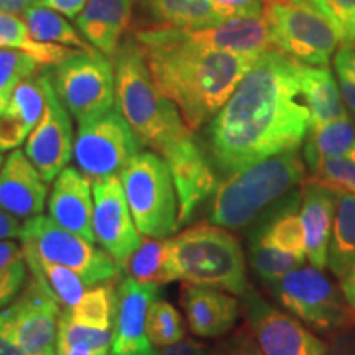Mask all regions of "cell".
<instances>
[{"mask_svg": "<svg viewBox=\"0 0 355 355\" xmlns=\"http://www.w3.org/2000/svg\"><path fill=\"white\" fill-rule=\"evenodd\" d=\"M303 64L270 50L254 66L207 123V150L225 176L273 155L298 150L308 137L311 114L301 97Z\"/></svg>", "mask_w": 355, "mask_h": 355, "instance_id": "obj_1", "label": "cell"}, {"mask_svg": "<svg viewBox=\"0 0 355 355\" xmlns=\"http://www.w3.org/2000/svg\"><path fill=\"white\" fill-rule=\"evenodd\" d=\"M137 43L155 84L191 132L216 117L257 60L188 42L168 26L139 32Z\"/></svg>", "mask_w": 355, "mask_h": 355, "instance_id": "obj_2", "label": "cell"}, {"mask_svg": "<svg viewBox=\"0 0 355 355\" xmlns=\"http://www.w3.org/2000/svg\"><path fill=\"white\" fill-rule=\"evenodd\" d=\"M115 104L141 146L163 159L194 140L183 115L155 84L137 40H128L114 55Z\"/></svg>", "mask_w": 355, "mask_h": 355, "instance_id": "obj_3", "label": "cell"}, {"mask_svg": "<svg viewBox=\"0 0 355 355\" xmlns=\"http://www.w3.org/2000/svg\"><path fill=\"white\" fill-rule=\"evenodd\" d=\"M306 180V163L298 150H290L248 165L225 176L212 194L209 222L227 230H245L293 193Z\"/></svg>", "mask_w": 355, "mask_h": 355, "instance_id": "obj_4", "label": "cell"}, {"mask_svg": "<svg viewBox=\"0 0 355 355\" xmlns=\"http://www.w3.org/2000/svg\"><path fill=\"white\" fill-rule=\"evenodd\" d=\"M183 282L242 296L248 290L247 260L230 230L198 224L166 239L163 283Z\"/></svg>", "mask_w": 355, "mask_h": 355, "instance_id": "obj_5", "label": "cell"}, {"mask_svg": "<svg viewBox=\"0 0 355 355\" xmlns=\"http://www.w3.org/2000/svg\"><path fill=\"white\" fill-rule=\"evenodd\" d=\"M275 50L301 64L327 66L343 35L313 0H265Z\"/></svg>", "mask_w": 355, "mask_h": 355, "instance_id": "obj_6", "label": "cell"}, {"mask_svg": "<svg viewBox=\"0 0 355 355\" xmlns=\"http://www.w3.org/2000/svg\"><path fill=\"white\" fill-rule=\"evenodd\" d=\"M121 181L133 220L144 237L168 239L178 232L180 207L165 159L155 152H140L122 171Z\"/></svg>", "mask_w": 355, "mask_h": 355, "instance_id": "obj_7", "label": "cell"}, {"mask_svg": "<svg viewBox=\"0 0 355 355\" xmlns=\"http://www.w3.org/2000/svg\"><path fill=\"white\" fill-rule=\"evenodd\" d=\"M19 241L25 257L68 266L89 286L112 282L122 272V266L96 242L86 241L42 214L21 224Z\"/></svg>", "mask_w": 355, "mask_h": 355, "instance_id": "obj_8", "label": "cell"}, {"mask_svg": "<svg viewBox=\"0 0 355 355\" xmlns=\"http://www.w3.org/2000/svg\"><path fill=\"white\" fill-rule=\"evenodd\" d=\"M268 290L283 309L298 318L309 329L339 332L352 326L355 319L344 293L337 290L322 270L313 265L291 270L268 285Z\"/></svg>", "mask_w": 355, "mask_h": 355, "instance_id": "obj_9", "label": "cell"}, {"mask_svg": "<svg viewBox=\"0 0 355 355\" xmlns=\"http://www.w3.org/2000/svg\"><path fill=\"white\" fill-rule=\"evenodd\" d=\"M48 74L58 99L78 125L96 121L115 107L114 63L101 51H74Z\"/></svg>", "mask_w": 355, "mask_h": 355, "instance_id": "obj_10", "label": "cell"}, {"mask_svg": "<svg viewBox=\"0 0 355 355\" xmlns=\"http://www.w3.org/2000/svg\"><path fill=\"white\" fill-rule=\"evenodd\" d=\"M141 144L132 132L117 104L96 121L79 125L73 157L76 168L91 181L121 176Z\"/></svg>", "mask_w": 355, "mask_h": 355, "instance_id": "obj_11", "label": "cell"}, {"mask_svg": "<svg viewBox=\"0 0 355 355\" xmlns=\"http://www.w3.org/2000/svg\"><path fill=\"white\" fill-rule=\"evenodd\" d=\"M60 306L42 279L30 273L20 295L0 309V332L26 355L56 352Z\"/></svg>", "mask_w": 355, "mask_h": 355, "instance_id": "obj_12", "label": "cell"}, {"mask_svg": "<svg viewBox=\"0 0 355 355\" xmlns=\"http://www.w3.org/2000/svg\"><path fill=\"white\" fill-rule=\"evenodd\" d=\"M242 311L263 355H327L329 344L290 313L268 303L255 288L242 295Z\"/></svg>", "mask_w": 355, "mask_h": 355, "instance_id": "obj_13", "label": "cell"}, {"mask_svg": "<svg viewBox=\"0 0 355 355\" xmlns=\"http://www.w3.org/2000/svg\"><path fill=\"white\" fill-rule=\"evenodd\" d=\"M92 229L96 242L122 266L139 248L144 235L137 229L121 176L92 181Z\"/></svg>", "mask_w": 355, "mask_h": 355, "instance_id": "obj_14", "label": "cell"}, {"mask_svg": "<svg viewBox=\"0 0 355 355\" xmlns=\"http://www.w3.org/2000/svg\"><path fill=\"white\" fill-rule=\"evenodd\" d=\"M73 150L74 137L71 114L58 99L53 84H50L46 107L42 121L25 141V155L43 180L50 183L68 166L73 158Z\"/></svg>", "mask_w": 355, "mask_h": 355, "instance_id": "obj_15", "label": "cell"}, {"mask_svg": "<svg viewBox=\"0 0 355 355\" xmlns=\"http://www.w3.org/2000/svg\"><path fill=\"white\" fill-rule=\"evenodd\" d=\"M158 298V285L140 283L125 277L115 290L112 355H132L148 349L146 316L155 300Z\"/></svg>", "mask_w": 355, "mask_h": 355, "instance_id": "obj_16", "label": "cell"}, {"mask_svg": "<svg viewBox=\"0 0 355 355\" xmlns=\"http://www.w3.org/2000/svg\"><path fill=\"white\" fill-rule=\"evenodd\" d=\"M176 30L188 42L235 55L259 58L266 51L275 50L272 30L265 15L230 17L204 28Z\"/></svg>", "mask_w": 355, "mask_h": 355, "instance_id": "obj_17", "label": "cell"}, {"mask_svg": "<svg viewBox=\"0 0 355 355\" xmlns=\"http://www.w3.org/2000/svg\"><path fill=\"white\" fill-rule=\"evenodd\" d=\"M181 308L189 331L201 339H216L232 331L242 313V303L235 295L211 286L183 283Z\"/></svg>", "mask_w": 355, "mask_h": 355, "instance_id": "obj_18", "label": "cell"}, {"mask_svg": "<svg viewBox=\"0 0 355 355\" xmlns=\"http://www.w3.org/2000/svg\"><path fill=\"white\" fill-rule=\"evenodd\" d=\"M175 183L178 207H180V225L193 219L198 207L206 201L219 186L216 170L207 158L206 150L191 140L180 152L166 159Z\"/></svg>", "mask_w": 355, "mask_h": 355, "instance_id": "obj_19", "label": "cell"}, {"mask_svg": "<svg viewBox=\"0 0 355 355\" xmlns=\"http://www.w3.org/2000/svg\"><path fill=\"white\" fill-rule=\"evenodd\" d=\"M48 183L21 150H12L0 166V207L19 220L43 214Z\"/></svg>", "mask_w": 355, "mask_h": 355, "instance_id": "obj_20", "label": "cell"}, {"mask_svg": "<svg viewBox=\"0 0 355 355\" xmlns=\"http://www.w3.org/2000/svg\"><path fill=\"white\" fill-rule=\"evenodd\" d=\"M92 212H94L92 181L78 168L66 166L55 178V184L48 199L50 219L61 227L81 235L86 241L96 242Z\"/></svg>", "mask_w": 355, "mask_h": 355, "instance_id": "obj_21", "label": "cell"}, {"mask_svg": "<svg viewBox=\"0 0 355 355\" xmlns=\"http://www.w3.org/2000/svg\"><path fill=\"white\" fill-rule=\"evenodd\" d=\"M50 84L48 71L35 73L19 84L0 115V153L19 148L38 125L46 107Z\"/></svg>", "mask_w": 355, "mask_h": 355, "instance_id": "obj_22", "label": "cell"}, {"mask_svg": "<svg viewBox=\"0 0 355 355\" xmlns=\"http://www.w3.org/2000/svg\"><path fill=\"white\" fill-rule=\"evenodd\" d=\"M336 212V188L318 178L301 186L300 216L304 227L306 260L319 270L327 266V248Z\"/></svg>", "mask_w": 355, "mask_h": 355, "instance_id": "obj_23", "label": "cell"}, {"mask_svg": "<svg viewBox=\"0 0 355 355\" xmlns=\"http://www.w3.org/2000/svg\"><path fill=\"white\" fill-rule=\"evenodd\" d=\"M133 0H87L76 25L92 48L114 56L132 19Z\"/></svg>", "mask_w": 355, "mask_h": 355, "instance_id": "obj_24", "label": "cell"}, {"mask_svg": "<svg viewBox=\"0 0 355 355\" xmlns=\"http://www.w3.org/2000/svg\"><path fill=\"white\" fill-rule=\"evenodd\" d=\"M300 83L301 97L311 114V125H322L347 115L340 89L326 66L303 64Z\"/></svg>", "mask_w": 355, "mask_h": 355, "instance_id": "obj_25", "label": "cell"}, {"mask_svg": "<svg viewBox=\"0 0 355 355\" xmlns=\"http://www.w3.org/2000/svg\"><path fill=\"white\" fill-rule=\"evenodd\" d=\"M336 188V186H334ZM355 261V194L336 188V212L327 248V268L337 279L345 278Z\"/></svg>", "mask_w": 355, "mask_h": 355, "instance_id": "obj_26", "label": "cell"}, {"mask_svg": "<svg viewBox=\"0 0 355 355\" xmlns=\"http://www.w3.org/2000/svg\"><path fill=\"white\" fill-rule=\"evenodd\" d=\"M0 50H15L32 56L40 66H55L73 55V48L40 42L25 20L0 12Z\"/></svg>", "mask_w": 355, "mask_h": 355, "instance_id": "obj_27", "label": "cell"}, {"mask_svg": "<svg viewBox=\"0 0 355 355\" xmlns=\"http://www.w3.org/2000/svg\"><path fill=\"white\" fill-rule=\"evenodd\" d=\"M352 153H355V127L350 122L349 114L322 125H311L303 148L308 170L324 158Z\"/></svg>", "mask_w": 355, "mask_h": 355, "instance_id": "obj_28", "label": "cell"}, {"mask_svg": "<svg viewBox=\"0 0 355 355\" xmlns=\"http://www.w3.org/2000/svg\"><path fill=\"white\" fill-rule=\"evenodd\" d=\"M148 8L168 28H204L225 19L211 0H153Z\"/></svg>", "mask_w": 355, "mask_h": 355, "instance_id": "obj_29", "label": "cell"}, {"mask_svg": "<svg viewBox=\"0 0 355 355\" xmlns=\"http://www.w3.org/2000/svg\"><path fill=\"white\" fill-rule=\"evenodd\" d=\"M24 20L28 25L30 32L40 42L63 44L68 48H78L81 51H92L89 42L74 28L69 21H66L53 8L44 6H32L24 13Z\"/></svg>", "mask_w": 355, "mask_h": 355, "instance_id": "obj_30", "label": "cell"}, {"mask_svg": "<svg viewBox=\"0 0 355 355\" xmlns=\"http://www.w3.org/2000/svg\"><path fill=\"white\" fill-rule=\"evenodd\" d=\"M115 288L112 282H104L87 288L81 301L73 308H64L69 321L96 329H114Z\"/></svg>", "mask_w": 355, "mask_h": 355, "instance_id": "obj_31", "label": "cell"}, {"mask_svg": "<svg viewBox=\"0 0 355 355\" xmlns=\"http://www.w3.org/2000/svg\"><path fill=\"white\" fill-rule=\"evenodd\" d=\"M25 260L28 265V272L42 279L64 308L76 306L81 301L84 293L87 291V288H91L68 266L35 259V257H25Z\"/></svg>", "mask_w": 355, "mask_h": 355, "instance_id": "obj_32", "label": "cell"}, {"mask_svg": "<svg viewBox=\"0 0 355 355\" xmlns=\"http://www.w3.org/2000/svg\"><path fill=\"white\" fill-rule=\"evenodd\" d=\"M28 265H26L24 248L15 239L0 241V309L7 308L28 279Z\"/></svg>", "mask_w": 355, "mask_h": 355, "instance_id": "obj_33", "label": "cell"}, {"mask_svg": "<svg viewBox=\"0 0 355 355\" xmlns=\"http://www.w3.org/2000/svg\"><path fill=\"white\" fill-rule=\"evenodd\" d=\"M166 259V239L144 237L133 254L122 263L127 277L140 283L163 285V270Z\"/></svg>", "mask_w": 355, "mask_h": 355, "instance_id": "obj_34", "label": "cell"}, {"mask_svg": "<svg viewBox=\"0 0 355 355\" xmlns=\"http://www.w3.org/2000/svg\"><path fill=\"white\" fill-rule=\"evenodd\" d=\"M304 261L306 259L303 257L282 252L278 248L266 245V243L248 241V263L266 286L285 277L291 270L304 265Z\"/></svg>", "mask_w": 355, "mask_h": 355, "instance_id": "obj_35", "label": "cell"}, {"mask_svg": "<svg viewBox=\"0 0 355 355\" xmlns=\"http://www.w3.org/2000/svg\"><path fill=\"white\" fill-rule=\"evenodd\" d=\"M146 336L157 349L168 347L184 339L186 326L181 313L165 300H155L146 316Z\"/></svg>", "mask_w": 355, "mask_h": 355, "instance_id": "obj_36", "label": "cell"}, {"mask_svg": "<svg viewBox=\"0 0 355 355\" xmlns=\"http://www.w3.org/2000/svg\"><path fill=\"white\" fill-rule=\"evenodd\" d=\"M112 336L114 329H96V327L76 324L69 321L63 314V311H61L60 322H58L56 355L66 352V350L74 347V345H84V347H89L92 350H105V352H110Z\"/></svg>", "mask_w": 355, "mask_h": 355, "instance_id": "obj_37", "label": "cell"}, {"mask_svg": "<svg viewBox=\"0 0 355 355\" xmlns=\"http://www.w3.org/2000/svg\"><path fill=\"white\" fill-rule=\"evenodd\" d=\"M38 68L37 61L25 53L0 50V115L7 109L19 84L38 73Z\"/></svg>", "mask_w": 355, "mask_h": 355, "instance_id": "obj_38", "label": "cell"}, {"mask_svg": "<svg viewBox=\"0 0 355 355\" xmlns=\"http://www.w3.org/2000/svg\"><path fill=\"white\" fill-rule=\"evenodd\" d=\"M309 171L313 178L355 194V153L324 158Z\"/></svg>", "mask_w": 355, "mask_h": 355, "instance_id": "obj_39", "label": "cell"}, {"mask_svg": "<svg viewBox=\"0 0 355 355\" xmlns=\"http://www.w3.org/2000/svg\"><path fill=\"white\" fill-rule=\"evenodd\" d=\"M212 355H263L250 329H239L235 334L217 344Z\"/></svg>", "mask_w": 355, "mask_h": 355, "instance_id": "obj_40", "label": "cell"}, {"mask_svg": "<svg viewBox=\"0 0 355 355\" xmlns=\"http://www.w3.org/2000/svg\"><path fill=\"white\" fill-rule=\"evenodd\" d=\"M313 2L334 21L344 42L350 21L355 17V0H313Z\"/></svg>", "mask_w": 355, "mask_h": 355, "instance_id": "obj_41", "label": "cell"}, {"mask_svg": "<svg viewBox=\"0 0 355 355\" xmlns=\"http://www.w3.org/2000/svg\"><path fill=\"white\" fill-rule=\"evenodd\" d=\"M225 19L263 15L265 0H211Z\"/></svg>", "mask_w": 355, "mask_h": 355, "instance_id": "obj_42", "label": "cell"}, {"mask_svg": "<svg viewBox=\"0 0 355 355\" xmlns=\"http://www.w3.org/2000/svg\"><path fill=\"white\" fill-rule=\"evenodd\" d=\"M159 355H212V350L206 344L194 339H184L158 350Z\"/></svg>", "mask_w": 355, "mask_h": 355, "instance_id": "obj_43", "label": "cell"}, {"mask_svg": "<svg viewBox=\"0 0 355 355\" xmlns=\"http://www.w3.org/2000/svg\"><path fill=\"white\" fill-rule=\"evenodd\" d=\"M336 73L347 76L355 81V44L354 43H343L336 53Z\"/></svg>", "mask_w": 355, "mask_h": 355, "instance_id": "obj_44", "label": "cell"}, {"mask_svg": "<svg viewBox=\"0 0 355 355\" xmlns=\"http://www.w3.org/2000/svg\"><path fill=\"white\" fill-rule=\"evenodd\" d=\"M87 0H44L42 6L63 13L68 19H78L79 13L86 7Z\"/></svg>", "mask_w": 355, "mask_h": 355, "instance_id": "obj_45", "label": "cell"}, {"mask_svg": "<svg viewBox=\"0 0 355 355\" xmlns=\"http://www.w3.org/2000/svg\"><path fill=\"white\" fill-rule=\"evenodd\" d=\"M327 355H355V334L340 331L329 344Z\"/></svg>", "mask_w": 355, "mask_h": 355, "instance_id": "obj_46", "label": "cell"}, {"mask_svg": "<svg viewBox=\"0 0 355 355\" xmlns=\"http://www.w3.org/2000/svg\"><path fill=\"white\" fill-rule=\"evenodd\" d=\"M21 224L19 219L8 214L0 207V241L7 239H20Z\"/></svg>", "mask_w": 355, "mask_h": 355, "instance_id": "obj_47", "label": "cell"}, {"mask_svg": "<svg viewBox=\"0 0 355 355\" xmlns=\"http://www.w3.org/2000/svg\"><path fill=\"white\" fill-rule=\"evenodd\" d=\"M337 79H339L340 96H343L344 104L355 115V81L347 76H343V74H337Z\"/></svg>", "mask_w": 355, "mask_h": 355, "instance_id": "obj_48", "label": "cell"}, {"mask_svg": "<svg viewBox=\"0 0 355 355\" xmlns=\"http://www.w3.org/2000/svg\"><path fill=\"white\" fill-rule=\"evenodd\" d=\"M32 6V0H0V12L10 13V15H24Z\"/></svg>", "mask_w": 355, "mask_h": 355, "instance_id": "obj_49", "label": "cell"}, {"mask_svg": "<svg viewBox=\"0 0 355 355\" xmlns=\"http://www.w3.org/2000/svg\"><path fill=\"white\" fill-rule=\"evenodd\" d=\"M340 283H343L344 298H345V301H347L350 309H352L355 314V261H354L352 268H350V272L345 275V278Z\"/></svg>", "mask_w": 355, "mask_h": 355, "instance_id": "obj_50", "label": "cell"}, {"mask_svg": "<svg viewBox=\"0 0 355 355\" xmlns=\"http://www.w3.org/2000/svg\"><path fill=\"white\" fill-rule=\"evenodd\" d=\"M0 355H26L19 345L12 343L8 337H6L0 332Z\"/></svg>", "mask_w": 355, "mask_h": 355, "instance_id": "obj_51", "label": "cell"}, {"mask_svg": "<svg viewBox=\"0 0 355 355\" xmlns=\"http://www.w3.org/2000/svg\"><path fill=\"white\" fill-rule=\"evenodd\" d=\"M58 355H109V352H105V350H92L89 347H84V345H74V347Z\"/></svg>", "mask_w": 355, "mask_h": 355, "instance_id": "obj_52", "label": "cell"}, {"mask_svg": "<svg viewBox=\"0 0 355 355\" xmlns=\"http://www.w3.org/2000/svg\"><path fill=\"white\" fill-rule=\"evenodd\" d=\"M343 43H355V17L352 19V21H350L347 33H345V38Z\"/></svg>", "mask_w": 355, "mask_h": 355, "instance_id": "obj_53", "label": "cell"}, {"mask_svg": "<svg viewBox=\"0 0 355 355\" xmlns=\"http://www.w3.org/2000/svg\"><path fill=\"white\" fill-rule=\"evenodd\" d=\"M132 355H159V352L157 350V347H153V345H150L148 349L139 350V352H135V354H132Z\"/></svg>", "mask_w": 355, "mask_h": 355, "instance_id": "obj_54", "label": "cell"}, {"mask_svg": "<svg viewBox=\"0 0 355 355\" xmlns=\"http://www.w3.org/2000/svg\"><path fill=\"white\" fill-rule=\"evenodd\" d=\"M133 2L140 3V6H144V7H150V6H152L153 0H133Z\"/></svg>", "mask_w": 355, "mask_h": 355, "instance_id": "obj_55", "label": "cell"}, {"mask_svg": "<svg viewBox=\"0 0 355 355\" xmlns=\"http://www.w3.org/2000/svg\"><path fill=\"white\" fill-rule=\"evenodd\" d=\"M44 2V0H32L33 6H42V3Z\"/></svg>", "mask_w": 355, "mask_h": 355, "instance_id": "obj_56", "label": "cell"}, {"mask_svg": "<svg viewBox=\"0 0 355 355\" xmlns=\"http://www.w3.org/2000/svg\"><path fill=\"white\" fill-rule=\"evenodd\" d=\"M2 163H3V158H2V153H0V166H2Z\"/></svg>", "mask_w": 355, "mask_h": 355, "instance_id": "obj_57", "label": "cell"}, {"mask_svg": "<svg viewBox=\"0 0 355 355\" xmlns=\"http://www.w3.org/2000/svg\"><path fill=\"white\" fill-rule=\"evenodd\" d=\"M46 355H56V352H51V354H46Z\"/></svg>", "mask_w": 355, "mask_h": 355, "instance_id": "obj_58", "label": "cell"}]
</instances>
